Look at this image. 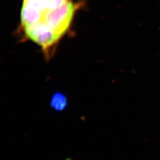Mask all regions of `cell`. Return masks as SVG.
<instances>
[{
  "label": "cell",
  "instance_id": "cell-2",
  "mask_svg": "<svg viewBox=\"0 0 160 160\" xmlns=\"http://www.w3.org/2000/svg\"><path fill=\"white\" fill-rule=\"evenodd\" d=\"M67 104V100L65 96L61 94H55L52 99L51 104L57 110L63 109Z\"/></svg>",
  "mask_w": 160,
  "mask_h": 160
},
{
  "label": "cell",
  "instance_id": "cell-1",
  "mask_svg": "<svg viewBox=\"0 0 160 160\" xmlns=\"http://www.w3.org/2000/svg\"><path fill=\"white\" fill-rule=\"evenodd\" d=\"M81 4L72 0H23L20 29L49 61L71 29Z\"/></svg>",
  "mask_w": 160,
  "mask_h": 160
}]
</instances>
